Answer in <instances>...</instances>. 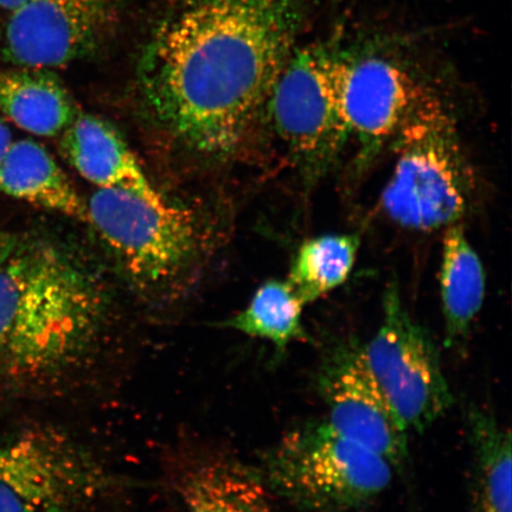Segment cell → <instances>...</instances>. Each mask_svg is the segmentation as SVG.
<instances>
[{"label": "cell", "mask_w": 512, "mask_h": 512, "mask_svg": "<svg viewBox=\"0 0 512 512\" xmlns=\"http://www.w3.org/2000/svg\"><path fill=\"white\" fill-rule=\"evenodd\" d=\"M12 143H14V140H12L10 128L0 120V164H2Z\"/></svg>", "instance_id": "20"}, {"label": "cell", "mask_w": 512, "mask_h": 512, "mask_svg": "<svg viewBox=\"0 0 512 512\" xmlns=\"http://www.w3.org/2000/svg\"><path fill=\"white\" fill-rule=\"evenodd\" d=\"M394 467L345 437L328 421L293 428L267 452L262 479L270 491L315 512H352L388 489Z\"/></svg>", "instance_id": "4"}, {"label": "cell", "mask_w": 512, "mask_h": 512, "mask_svg": "<svg viewBox=\"0 0 512 512\" xmlns=\"http://www.w3.org/2000/svg\"><path fill=\"white\" fill-rule=\"evenodd\" d=\"M361 352L377 388L408 432H424L452 406L439 351L403 306L395 284L384 293L380 329Z\"/></svg>", "instance_id": "6"}, {"label": "cell", "mask_w": 512, "mask_h": 512, "mask_svg": "<svg viewBox=\"0 0 512 512\" xmlns=\"http://www.w3.org/2000/svg\"><path fill=\"white\" fill-rule=\"evenodd\" d=\"M393 140L396 163L381 196L388 219L419 233L462 222L473 200L475 178L456 121L431 88Z\"/></svg>", "instance_id": "3"}, {"label": "cell", "mask_w": 512, "mask_h": 512, "mask_svg": "<svg viewBox=\"0 0 512 512\" xmlns=\"http://www.w3.org/2000/svg\"><path fill=\"white\" fill-rule=\"evenodd\" d=\"M303 10V0H176L139 57L147 112L189 149L228 156L265 112Z\"/></svg>", "instance_id": "1"}, {"label": "cell", "mask_w": 512, "mask_h": 512, "mask_svg": "<svg viewBox=\"0 0 512 512\" xmlns=\"http://www.w3.org/2000/svg\"><path fill=\"white\" fill-rule=\"evenodd\" d=\"M121 8L123 0H27L6 23L5 60L49 70L85 60L111 38Z\"/></svg>", "instance_id": "9"}, {"label": "cell", "mask_w": 512, "mask_h": 512, "mask_svg": "<svg viewBox=\"0 0 512 512\" xmlns=\"http://www.w3.org/2000/svg\"><path fill=\"white\" fill-rule=\"evenodd\" d=\"M318 389L336 431L387 459L393 467L408 457V431L377 388L360 345L330 351L318 373Z\"/></svg>", "instance_id": "11"}, {"label": "cell", "mask_w": 512, "mask_h": 512, "mask_svg": "<svg viewBox=\"0 0 512 512\" xmlns=\"http://www.w3.org/2000/svg\"><path fill=\"white\" fill-rule=\"evenodd\" d=\"M61 150L69 164L98 189L130 192L156 206L168 203L117 128L104 119L79 113L61 133Z\"/></svg>", "instance_id": "12"}, {"label": "cell", "mask_w": 512, "mask_h": 512, "mask_svg": "<svg viewBox=\"0 0 512 512\" xmlns=\"http://www.w3.org/2000/svg\"><path fill=\"white\" fill-rule=\"evenodd\" d=\"M111 486L99 460L60 431L37 428L0 444V512H64Z\"/></svg>", "instance_id": "7"}, {"label": "cell", "mask_w": 512, "mask_h": 512, "mask_svg": "<svg viewBox=\"0 0 512 512\" xmlns=\"http://www.w3.org/2000/svg\"><path fill=\"white\" fill-rule=\"evenodd\" d=\"M0 191L36 207L87 221V204L41 144L12 143L0 164Z\"/></svg>", "instance_id": "14"}, {"label": "cell", "mask_w": 512, "mask_h": 512, "mask_svg": "<svg viewBox=\"0 0 512 512\" xmlns=\"http://www.w3.org/2000/svg\"><path fill=\"white\" fill-rule=\"evenodd\" d=\"M475 456V512H512V446L509 428L479 408L469 413Z\"/></svg>", "instance_id": "17"}, {"label": "cell", "mask_w": 512, "mask_h": 512, "mask_svg": "<svg viewBox=\"0 0 512 512\" xmlns=\"http://www.w3.org/2000/svg\"><path fill=\"white\" fill-rule=\"evenodd\" d=\"M0 112L22 130L56 137L80 113L73 96L49 69L0 70Z\"/></svg>", "instance_id": "13"}, {"label": "cell", "mask_w": 512, "mask_h": 512, "mask_svg": "<svg viewBox=\"0 0 512 512\" xmlns=\"http://www.w3.org/2000/svg\"><path fill=\"white\" fill-rule=\"evenodd\" d=\"M439 280L445 345L456 347L469 334L482 310L486 292L483 262L467 238L462 222L445 228Z\"/></svg>", "instance_id": "15"}, {"label": "cell", "mask_w": 512, "mask_h": 512, "mask_svg": "<svg viewBox=\"0 0 512 512\" xmlns=\"http://www.w3.org/2000/svg\"><path fill=\"white\" fill-rule=\"evenodd\" d=\"M268 492L259 473L230 459L195 466L181 486L188 512H273Z\"/></svg>", "instance_id": "16"}, {"label": "cell", "mask_w": 512, "mask_h": 512, "mask_svg": "<svg viewBox=\"0 0 512 512\" xmlns=\"http://www.w3.org/2000/svg\"><path fill=\"white\" fill-rule=\"evenodd\" d=\"M86 204L87 222L142 286L174 283L200 251V232L187 210L114 189L96 190Z\"/></svg>", "instance_id": "5"}, {"label": "cell", "mask_w": 512, "mask_h": 512, "mask_svg": "<svg viewBox=\"0 0 512 512\" xmlns=\"http://www.w3.org/2000/svg\"><path fill=\"white\" fill-rule=\"evenodd\" d=\"M18 236L0 232V262L8 256L18 242Z\"/></svg>", "instance_id": "21"}, {"label": "cell", "mask_w": 512, "mask_h": 512, "mask_svg": "<svg viewBox=\"0 0 512 512\" xmlns=\"http://www.w3.org/2000/svg\"><path fill=\"white\" fill-rule=\"evenodd\" d=\"M304 307L286 280H270L259 287L246 309L224 320L222 326L264 339L284 352L293 342L306 341Z\"/></svg>", "instance_id": "19"}, {"label": "cell", "mask_w": 512, "mask_h": 512, "mask_svg": "<svg viewBox=\"0 0 512 512\" xmlns=\"http://www.w3.org/2000/svg\"><path fill=\"white\" fill-rule=\"evenodd\" d=\"M104 291L54 243L19 238L0 262V377L35 380L85 360L105 323Z\"/></svg>", "instance_id": "2"}, {"label": "cell", "mask_w": 512, "mask_h": 512, "mask_svg": "<svg viewBox=\"0 0 512 512\" xmlns=\"http://www.w3.org/2000/svg\"><path fill=\"white\" fill-rule=\"evenodd\" d=\"M334 57L320 49L294 50L265 107L306 181L329 171L349 138L336 99Z\"/></svg>", "instance_id": "8"}, {"label": "cell", "mask_w": 512, "mask_h": 512, "mask_svg": "<svg viewBox=\"0 0 512 512\" xmlns=\"http://www.w3.org/2000/svg\"><path fill=\"white\" fill-rule=\"evenodd\" d=\"M332 76L349 137L357 139L366 158L394 139L428 88L399 63L380 56H335Z\"/></svg>", "instance_id": "10"}, {"label": "cell", "mask_w": 512, "mask_h": 512, "mask_svg": "<svg viewBox=\"0 0 512 512\" xmlns=\"http://www.w3.org/2000/svg\"><path fill=\"white\" fill-rule=\"evenodd\" d=\"M24 2H27V0H0V8L11 12L17 9L18 6H21Z\"/></svg>", "instance_id": "22"}, {"label": "cell", "mask_w": 512, "mask_h": 512, "mask_svg": "<svg viewBox=\"0 0 512 512\" xmlns=\"http://www.w3.org/2000/svg\"><path fill=\"white\" fill-rule=\"evenodd\" d=\"M360 236L330 234L307 240L294 255L287 283L304 306L343 285L354 268Z\"/></svg>", "instance_id": "18"}]
</instances>
